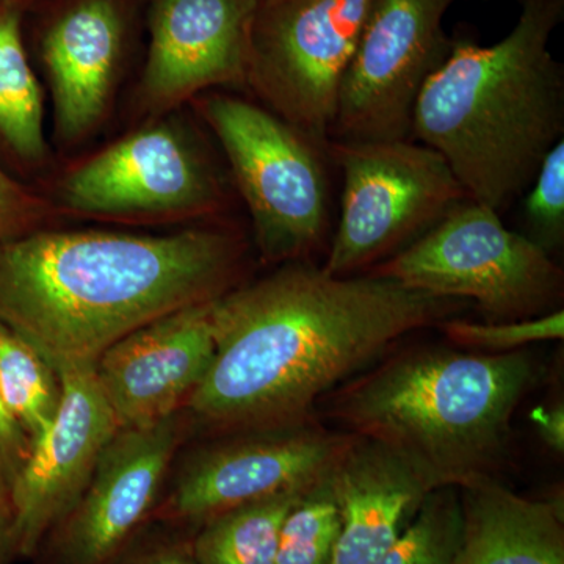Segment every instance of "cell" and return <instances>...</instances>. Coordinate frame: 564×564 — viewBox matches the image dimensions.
<instances>
[{"instance_id":"cell-1","label":"cell","mask_w":564,"mask_h":564,"mask_svg":"<svg viewBox=\"0 0 564 564\" xmlns=\"http://www.w3.org/2000/svg\"><path fill=\"white\" fill-rule=\"evenodd\" d=\"M464 307L372 273L282 263L215 300L214 359L184 411L214 434L310 421L337 386Z\"/></svg>"},{"instance_id":"cell-2","label":"cell","mask_w":564,"mask_h":564,"mask_svg":"<svg viewBox=\"0 0 564 564\" xmlns=\"http://www.w3.org/2000/svg\"><path fill=\"white\" fill-rule=\"evenodd\" d=\"M245 252L214 228L22 232L0 242V323L57 370L95 364L141 326L231 292Z\"/></svg>"},{"instance_id":"cell-3","label":"cell","mask_w":564,"mask_h":564,"mask_svg":"<svg viewBox=\"0 0 564 564\" xmlns=\"http://www.w3.org/2000/svg\"><path fill=\"white\" fill-rule=\"evenodd\" d=\"M540 378V364L527 351L419 345L383 356L317 408L340 432L399 456L430 491L462 489L497 478L516 411Z\"/></svg>"},{"instance_id":"cell-4","label":"cell","mask_w":564,"mask_h":564,"mask_svg":"<svg viewBox=\"0 0 564 564\" xmlns=\"http://www.w3.org/2000/svg\"><path fill=\"white\" fill-rule=\"evenodd\" d=\"M499 43L452 39L423 85L413 137L440 152L469 199L502 214L527 192L564 135V73L549 47L564 0H519Z\"/></svg>"},{"instance_id":"cell-5","label":"cell","mask_w":564,"mask_h":564,"mask_svg":"<svg viewBox=\"0 0 564 564\" xmlns=\"http://www.w3.org/2000/svg\"><path fill=\"white\" fill-rule=\"evenodd\" d=\"M440 299L469 300L486 322L562 310L564 273L549 252L467 199L421 239L370 272Z\"/></svg>"},{"instance_id":"cell-6","label":"cell","mask_w":564,"mask_h":564,"mask_svg":"<svg viewBox=\"0 0 564 564\" xmlns=\"http://www.w3.org/2000/svg\"><path fill=\"white\" fill-rule=\"evenodd\" d=\"M326 150L344 176L339 225L322 267L333 276L370 272L469 199L443 155L413 140H332Z\"/></svg>"},{"instance_id":"cell-7","label":"cell","mask_w":564,"mask_h":564,"mask_svg":"<svg viewBox=\"0 0 564 564\" xmlns=\"http://www.w3.org/2000/svg\"><path fill=\"white\" fill-rule=\"evenodd\" d=\"M202 113L231 165L263 261H306L328 231L321 148L267 107L234 96H209Z\"/></svg>"},{"instance_id":"cell-8","label":"cell","mask_w":564,"mask_h":564,"mask_svg":"<svg viewBox=\"0 0 564 564\" xmlns=\"http://www.w3.org/2000/svg\"><path fill=\"white\" fill-rule=\"evenodd\" d=\"M375 0H258L248 79L267 109L326 148L345 70Z\"/></svg>"},{"instance_id":"cell-9","label":"cell","mask_w":564,"mask_h":564,"mask_svg":"<svg viewBox=\"0 0 564 564\" xmlns=\"http://www.w3.org/2000/svg\"><path fill=\"white\" fill-rule=\"evenodd\" d=\"M351 440L323 426L321 417L215 434L185 458L152 521L193 533L223 511L304 491L329 473Z\"/></svg>"},{"instance_id":"cell-10","label":"cell","mask_w":564,"mask_h":564,"mask_svg":"<svg viewBox=\"0 0 564 564\" xmlns=\"http://www.w3.org/2000/svg\"><path fill=\"white\" fill-rule=\"evenodd\" d=\"M458 0H375L340 84L333 140H411L423 85L448 57Z\"/></svg>"},{"instance_id":"cell-11","label":"cell","mask_w":564,"mask_h":564,"mask_svg":"<svg viewBox=\"0 0 564 564\" xmlns=\"http://www.w3.org/2000/svg\"><path fill=\"white\" fill-rule=\"evenodd\" d=\"M192 421L184 410L143 426H120L90 484L41 544L47 564H106L151 524L166 475Z\"/></svg>"},{"instance_id":"cell-12","label":"cell","mask_w":564,"mask_h":564,"mask_svg":"<svg viewBox=\"0 0 564 564\" xmlns=\"http://www.w3.org/2000/svg\"><path fill=\"white\" fill-rule=\"evenodd\" d=\"M58 198L68 209L93 217H193L217 209L221 188L191 137L161 122L66 174Z\"/></svg>"},{"instance_id":"cell-13","label":"cell","mask_w":564,"mask_h":564,"mask_svg":"<svg viewBox=\"0 0 564 564\" xmlns=\"http://www.w3.org/2000/svg\"><path fill=\"white\" fill-rule=\"evenodd\" d=\"M63 395L57 417L10 486L18 556L39 554L47 534L73 510L96 464L120 429L102 395L95 364L58 369Z\"/></svg>"},{"instance_id":"cell-14","label":"cell","mask_w":564,"mask_h":564,"mask_svg":"<svg viewBox=\"0 0 564 564\" xmlns=\"http://www.w3.org/2000/svg\"><path fill=\"white\" fill-rule=\"evenodd\" d=\"M214 303L163 315L99 356L96 380L118 425H150L184 410L214 359Z\"/></svg>"},{"instance_id":"cell-15","label":"cell","mask_w":564,"mask_h":564,"mask_svg":"<svg viewBox=\"0 0 564 564\" xmlns=\"http://www.w3.org/2000/svg\"><path fill=\"white\" fill-rule=\"evenodd\" d=\"M258 0H151L150 47L140 84L161 111L220 85H247Z\"/></svg>"},{"instance_id":"cell-16","label":"cell","mask_w":564,"mask_h":564,"mask_svg":"<svg viewBox=\"0 0 564 564\" xmlns=\"http://www.w3.org/2000/svg\"><path fill=\"white\" fill-rule=\"evenodd\" d=\"M124 29L118 0H70L47 25L41 57L63 141L80 140L101 121L120 69Z\"/></svg>"},{"instance_id":"cell-17","label":"cell","mask_w":564,"mask_h":564,"mask_svg":"<svg viewBox=\"0 0 564 564\" xmlns=\"http://www.w3.org/2000/svg\"><path fill=\"white\" fill-rule=\"evenodd\" d=\"M340 511L329 564H373L413 521L430 489L383 445L352 434L328 473Z\"/></svg>"},{"instance_id":"cell-18","label":"cell","mask_w":564,"mask_h":564,"mask_svg":"<svg viewBox=\"0 0 564 564\" xmlns=\"http://www.w3.org/2000/svg\"><path fill=\"white\" fill-rule=\"evenodd\" d=\"M459 496L463 533L452 564H564L562 503L527 499L497 478Z\"/></svg>"},{"instance_id":"cell-19","label":"cell","mask_w":564,"mask_h":564,"mask_svg":"<svg viewBox=\"0 0 564 564\" xmlns=\"http://www.w3.org/2000/svg\"><path fill=\"white\" fill-rule=\"evenodd\" d=\"M0 143L24 163L46 155L43 93L22 43L17 2H0Z\"/></svg>"},{"instance_id":"cell-20","label":"cell","mask_w":564,"mask_h":564,"mask_svg":"<svg viewBox=\"0 0 564 564\" xmlns=\"http://www.w3.org/2000/svg\"><path fill=\"white\" fill-rule=\"evenodd\" d=\"M307 489L276 494L207 519L191 536L196 564H274L285 516Z\"/></svg>"},{"instance_id":"cell-21","label":"cell","mask_w":564,"mask_h":564,"mask_svg":"<svg viewBox=\"0 0 564 564\" xmlns=\"http://www.w3.org/2000/svg\"><path fill=\"white\" fill-rule=\"evenodd\" d=\"M0 393L13 421L36 443L62 404L57 369L24 337L0 323Z\"/></svg>"},{"instance_id":"cell-22","label":"cell","mask_w":564,"mask_h":564,"mask_svg":"<svg viewBox=\"0 0 564 564\" xmlns=\"http://www.w3.org/2000/svg\"><path fill=\"white\" fill-rule=\"evenodd\" d=\"M462 533L459 489H434L399 540L373 564H452Z\"/></svg>"},{"instance_id":"cell-23","label":"cell","mask_w":564,"mask_h":564,"mask_svg":"<svg viewBox=\"0 0 564 564\" xmlns=\"http://www.w3.org/2000/svg\"><path fill=\"white\" fill-rule=\"evenodd\" d=\"M340 525L339 507L326 474L285 516L274 564H329Z\"/></svg>"},{"instance_id":"cell-24","label":"cell","mask_w":564,"mask_h":564,"mask_svg":"<svg viewBox=\"0 0 564 564\" xmlns=\"http://www.w3.org/2000/svg\"><path fill=\"white\" fill-rule=\"evenodd\" d=\"M444 336L456 347L477 352H511L527 345L560 340L564 336L563 310L510 322H470L452 317L441 323Z\"/></svg>"},{"instance_id":"cell-25","label":"cell","mask_w":564,"mask_h":564,"mask_svg":"<svg viewBox=\"0 0 564 564\" xmlns=\"http://www.w3.org/2000/svg\"><path fill=\"white\" fill-rule=\"evenodd\" d=\"M524 195V236L551 254L564 240V139L547 152Z\"/></svg>"},{"instance_id":"cell-26","label":"cell","mask_w":564,"mask_h":564,"mask_svg":"<svg viewBox=\"0 0 564 564\" xmlns=\"http://www.w3.org/2000/svg\"><path fill=\"white\" fill-rule=\"evenodd\" d=\"M161 524L158 532L148 530L150 524L144 527L106 564H196L191 549L192 533L180 527Z\"/></svg>"},{"instance_id":"cell-27","label":"cell","mask_w":564,"mask_h":564,"mask_svg":"<svg viewBox=\"0 0 564 564\" xmlns=\"http://www.w3.org/2000/svg\"><path fill=\"white\" fill-rule=\"evenodd\" d=\"M41 210L39 199L0 170V242L25 232Z\"/></svg>"},{"instance_id":"cell-28","label":"cell","mask_w":564,"mask_h":564,"mask_svg":"<svg viewBox=\"0 0 564 564\" xmlns=\"http://www.w3.org/2000/svg\"><path fill=\"white\" fill-rule=\"evenodd\" d=\"M31 452V441L13 421L0 393V473L11 486Z\"/></svg>"},{"instance_id":"cell-29","label":"cell","mask_w":564,"mask_h":564,"mask_svg":"<svg viewBox=\"0 0 564 564\" xmlns=\"http://www.w3.org/2000/svg\"><path fill=\"white\" fill-rule=\"evenodd\" d=\"M533 425L540 434L543 443L555 454L563 455L564 452V406L556 403L554 406H540L530 413Z\"/></svg>"},{"instance_id":"cell-30","label":"cell","mask_w":564,"mask_h":564,"mask_svg":"<svg viewBox=\"0 0 564 564\" xmlns=\"http://www.w3.org/2000/svg\"><path fill=\"white\" fill-rule=\"evenodd\" d=\"M18 556L14 511L10 486L0 473V564H13Z\"/></svg>"},{"instance_id":"cell-31","label":"cell","mask_w":564,"mask_h":564,"mask_svg":"<svg viewBox=\"0 0 564 564\" xmlns=\"http://www.w3.org/2000/svg\"><path fill=\"white\" fill-rule=\"evenodd\" d=\"M0 2H2V0H0Z\"/></svg>"}]
</instances>
